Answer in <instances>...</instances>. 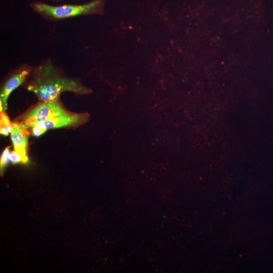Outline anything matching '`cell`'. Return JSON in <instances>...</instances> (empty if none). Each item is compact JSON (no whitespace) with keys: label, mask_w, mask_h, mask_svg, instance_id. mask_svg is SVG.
<instances>
[{"label":"cell","mask_w":273,"mask_h":273,"mask_svg":"<svg viewBox=\"0 0 273 273\" xmlns=\"http://www.w3.org/2000/svg\"><path fill=\"white\" fill-rule=\"evenodd\" d=\"M29 75L31 78L27 89L33 93L42 102L57 99L65 92L78 95L92 93L90 88L78 80L63 74L50 59H46L33 68Z\"/></svg>","instance_id":"1"},{"label":"cell","mask_w":273,"mask_h":273,"mask_svg":"<svg viewBox=\"0 0 273 273\" xmlns=\"http://www.w3.org/2000/svg\"><path fill=\"white\" fill-rule=\"evenodd\" d=\"M102 2V0H95L81 5H66L59 6H53L37 2L32 4L31 7L46 20L55 21L99 13Z\"/></svg>","instance_id":"2"},{"label":"cell","mask_w":273,"mask_h":273,"mask_svg":"<svg viewBox=\"0 0 273 273\" xmlns=\"http://www.w3.org/2000/svg\"><path fill=\"white\" fill-rule=\"evenodd\" d=\"M59 99L51 101L42 102L23 116L21 124L30 127L36 123L69 113L61 104Z\"/></svg>","instance_id":"3"},{"label":"cell","mask_w":273,"mask_h":273,"mask_svg":"<svg viewBox=\"0 0 273 273\" xmlns=\"http://www.w3.org/2000/svg\"><path fill=\"white\" fill-rule=\"evenodd\" d=\"M33 67L24 63L12 71L3 84L1 89L0 102L4 110L7 108V100L10 94L25 82L32 71Z\"/></svg>","instance_id":"4"},{"label":"cell","mask_w":273,"mask_h":273,"mask_svg":"<svg viewBox=\"0 0 273 273\" xmlns=\"http://www.w3.org/2000/svg\"><path fill=\"white\" fill-rule=\"evenodd\" d=\"M88 118L87 113L68 114L58 116L43 122H39L33 124L30 127H37L47 130L69 126H75L85 122Z\"/></svg>","instance_id":"5"},{"label":"cell","mask_w":273,"mask_h":273,"mask_svg":"<svg viewBox=\"0 0 273 273\" xmlns=\"http://www.w3.org/2000/svg\"><path fill=\"white\" fill-rule=\"evenodd\" d=\"M26 127L22 124L14 123L10 132L14 151L22 156L25 163L28 161L26 154L29 135Z\"/></svg>","instance_id":"6"},{"label":"cell","mask_w":273,"mask_h":273,"mask_svg":"<svg viewBox=\"0 0 273 273\" xmlns=\"http://www.w3.org/2000/svg\"><path fill=\"white\" fill-rule=\"evenodd\" d=\"M14 123L11 122L6 114L3 111L1 112V133L8 135L14 126Z\"/></svg>","instance_id":"7"},{"label":"cell","mask_w":273,"mask_h":273,"mask_svg":"<svg viewBox=\"0 0 273 273\" xmlns=\"http://www.w3.org/2000/svg\"><path fill=\"white\" fill-rule=\"evenodd\" d=\"M9 147H7L5 149L3 153L1 158V169L2 170L4 167L11 161L10 156V152L9 151Z\"/></svg>","instance_id":"8"},{"label":"cell","mask_w":273,"mask_h":273,"mask_svg":"<svg viewBox=\"0 0 273 273\" xmlns=\"http://www.w3.org/2000/svg\"><path fill=\"white\" fill-rule=\"evenodd\" d=\"M10 158L13 163H25L22 156L15 151L10 153Z\"/></svg>","instance_id":"9"},{"label":"cell","mask_w":273,"mask_h":273,"mask_svg":"<svg viewBox=\"0 0 273 273\" xmlns=\"http://www.w3.org/2000/svg\"><path fill=\"white\" fill-rule=\"evenodd\" d=\"M32 128V133L35 136H38L43 133L47 130L40 129L37 127H33Z\"/></svg>","instance_id":"10"}]
</instances>
